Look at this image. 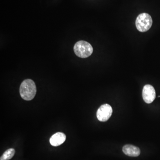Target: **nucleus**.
<instances>
[{
  "label": "nucleus",
  "instance_id": "obj_1",
  "mask_svg": "<svg viewBox=\"0 0 160 160\" xmlns=\"http://www.w3.org/2000/svg\"><path fill=\"white\" fill-rule=\"evenodd\" d=\"M37 92L35 83L30 79L24 80L20 87L21 97L26 101H31L34 98Z\"/></svg>",
  "mask_w": 160,
  "mask_h": 160
},
{
  "label": "nucleus",
  "instance_id": "obj_6",
  "mask_svg": "<svg viewBox=\"0 0 160 160\" xmlns=\"http://www.w3.org/2000/svg\"><path fill=\"white\" fill-rule=\"evenodd\" d=\"M66 138V135L64 133L58 132L55 133L50 138L49 142L52 146H59L65 142Z\"/></svg>",
  "mask_w": 160,
  "mask_h": 160
},
{
  "label": "nucleus",
  "instance_id": "obj_3",
  "mask_svg": "<svg viewBox=\"0 0 160 160\" xmlns=\"http://www.w3.org/2000/svg\"><path fill=\"white\" fill-rule=\"evenodd\" d=\"M152 20L151 16L147 13L140 14L136 20L137 29L141 32H146L151 28Z\"/></svg>",
  "mask_w": 160,
  "mask_h": 160
},
{
  "label": "nucleus",
  "instance_id": "obj_2",
  "mask_svg": "<svg viewBox=\"0 0 160 160\" xmlns=\"http://www.w3.org/2000/svg\"><path fill=\"white\" fill-rule=\"evenodd\" d=\"M73 50L78 57L85 58L91 55L93 52V48L88 42L80 41L75 44Z\"/></svg>",
  "mask_w": 160,
  "mask_h": 160
},
{
  "label": "nucleus",
  "instance_id": "obj_7",
  "mask_svg": "<svg viewBox=\"0 0 160 160\" xmlns=\"http://www.w3.org/2000/svg\"><path fill=\"white\" fill-rule=\"evenodd\" d=\"M122 151L126 155L132 157H138L141 153L138 147L131 145H126L123 146Z\"/></svg>",
  "mask_w": 160,
  "mask_h": 160
},
{
  "label": "nucleus",
  "instance_id": "obj_8",
  "mask_svg": "<svg viewBox=\"0 0 160 160\" xmlns=\"http://www.w3.org/2000/svg\"><path fill=\"white\" fill-rule=\"evenodd\" d=\"M15 150L14 149L10 148L7 149L4 152L2 156L0 158V160H9L11 159L14 156Z\"/></svg>",
  "mask_w": 160,
  "mask_h": 160
},
{
  "label": "nucleus",
  "instance_id": "obj_5",
  "mask_svg": "<svg viewBox=\"0 0 160 160\" xmlns=\"http://www.w3.org/2000/svg\"><path fill=\"white\" fill-rule=\"evenodd\" d=\"M143 100L147 104L153 102L156 98V92L154 87L150 85H146L143 87L142 90Z\"/></svg>",
  "mask_w": 160,
  "mask_h": 160
},
{
  "label": "nucleus",
  "instance_id": "obj_4",
  "mask_svg": "<svg viewBox=\"0 0 160 160\" xmlns=\"http://www.w3.org/2000/svg\"><path fill=\"white\" fill-rule=\"evenodd\" d=\"M112 109L109 104H106L100 106L97 112V117L100 122L108 121L112 114Z\"/></svg>",
  "mask_w": 160,
  "mask_h": 160
}]
</instances>
